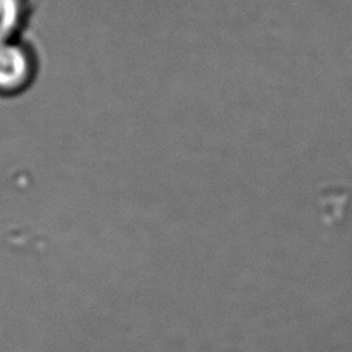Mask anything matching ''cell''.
<instances>
[{
	"instance_id": "cell-1",
	"label": "cell",
	"mask_w": 352,
	"mask_h": 352,
	"mask_svg": "<svg viewBox=\"0 0 352 352\" xmlns=\"http://www.w3.org/2000/svg\"><path fill=\"white\" fill-rule=\"evenodd\" d=\"M30 74L28 54L14 43H0V91H17L27 85Z\"/></svg>"
},
{
	"instance_id": "cell-2",
	"label": "cell",
	"mask_w": 352,
	"mask_h": 352,
	"mask_svg": "<svg viewBox=\"0 0 352 352\" xmlns=\"http://www.w3.org/2000/svg\"><path fill=\"white\" fill-rule=\"evenodd\" d=\"M22 0H0V43L8 42L22 19Z\"/></svg>"
}]
</instances>
